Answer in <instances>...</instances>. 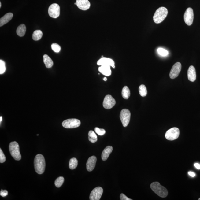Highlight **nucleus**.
<instances>
[{
  "label": "nucleus",
  "mask_w": 200,
  "mask_h": 200,
  "mask_svg": "<svg viewBox=\"0 0 200 200\" xmlns=\"http://www.w3.org/2000/svg\"><path fill=\"white\" fill-rule=\"evenodd\" d=\"M34 165L35 170L39 174H42L45 171L46 163L44 157L41 154H38L35 158Z\"/></svg>",
  "instance_id": "f257e3e1"
},
{
  "label": "nucleus",
  "mask_w": 200,
  "mask_h": 200,
  "mask_svg": "<svg viewBox=\"0 0 200 200\" xmlns=\"http://www.w3.org/2000/svg\"><path fill=\"white\" fill-rule=\"evenodd\" d=\"M150 187L152 190L160 197L166 198L168 195V192L167 189L163 186L161 185L158 182H153L151 184Z\"/></svg>",
  "instance_id": "f03ea898"
},
{
  "label": "nucleus",
  "mask_w": 200,
  "mask_h": 200,
  "mask_svg": "<svg viewBox=\"0 0 200 200\" xmlns=\"http://www.w3.org/2000/svg\"><path fill=\"white\" fill-rule=\"evenodd\" d=\"M168 14V10L164 7H161L156 10L153 17L154 22L156 24L161 23L166 18Z\"/></svg>",
  "instance_id": "7ed1b4c3"
},
{
  "label": "nucleus",
  "mask_w": 200,
  "mask_h": 200,
  "mask_svg": "<svg viewBox=\"0 0 200 200\" xmlns=\"http://www.w3.org/2000/svg\"><path fill=\"white\" fill-rule=\"evenodd\" d=\"M9 150L12 157L16 161H20L21 159L19 146L17 142H12L9 145Z\"/></svg>",
  "instance_id": "20e7f679"
},
{
  "label": "nucleus",
  "mask_w": 200,
  "mask_h": 200,
  "mask_svg": "<svg viewBox=\"0 0 200 200\" xmlns=\"http://www.w3.org/2000/svg\"><path fill=\"white\" fill-rule=\"evenodd\" d=\"M81 122L76 119H67L63 122L62 125L65 128L67 129L75 128L80 126Z\"/></svg>",
  "instance_id": "39448f33"
},
{
  "label": "nucleus",
  "mask_w": 200,
  "mask_h": 200,
  "mask_svg": "<svg viewBox=\"0 0 200 200\" xmlns=\"http://www.w3.org/2000/svg\"><path fill=\"white\" fill-rule=\"evenodd\" d=\"M131 112L128 109H122L120 112V118L124 127H127L129 124L131 118Z\"/></svg>",
  "instance_id": "423d86ee"
},
{
  "label": "nucleus",
  "mask_w": 200,
  "mask_h": 200,
  "mask_svg": "<svg viewBox=\"0 0 200 200\" xmlns=\"http://www.w3.org/2000/svg\"><path fill=\"white\" fill-rule=\"evenodd\" d=\"M180 134V130L178 128L174 127L168 130L165 133V137L169 141H173L178 138Z\"/></svg>",
  "instance_id": "0eeeda50"
},
{
  "label": "nucleus",
  "mask_w": 200,
  "mask_h": 200,
  "mask_svg": "<svg viewBox=\"0 0 200 200\" xmlns=\"http://www.w3.org/2000/svg\"><path fill=\"white\" fill-rule=\"evenodd\" d=\"M60 8L58 5L54 3L50 5L48 9V13L50 17L54 18H57L60 15Z\"/></svg>",
  "instance_id": "6e6552de"
},
{
  "label": "nucleus",
  "mask_w": 200,
  "mask_h": 200,
  "mask_svg": "<svg viewBox=\"0 0 200 200\" xmlns=\"http://www.w3.org/2000/svg\"><path fill=\"white\" fill-rule=\"evenodd\" d=\"M194 19V11L192 8H188L186 10L184 15V21L188 26L192 25Z\"/></svg>",
  "instance_id": "1a4fd4ad"
},
{
  "label": "nucleus",
  "mask_w": 200,
  "mask_h": 200,
  "mask_svg": "<svg viewBox=\"0 0 200 200\" xmlns=\"http://www.w3.org/2000/svg\"><path fill=\"white\" fill-rule=\"evenodd\" d=\"M115 104V100L111 95L105 96L103 103V107L106 109H109L113 108Z\"/></svg>",
  "instance_id": "9d476101"
},
{
  "label": "nucleus",
  "mask_w": 200,
  "mask_h": 200,
  "mask_svg": "<svg viewBox=\"0 0 200 200\" xmlns=\"http://www.w3.org/2000/svg\"><path fill=\"white\" fill-rule=\"evenodd\" d=\"M103 193V189L101 187H97L94 188L91 192L89 199L90 200H99L101 199Z\"/></svg>",
  "instance_id": "9b49d317"
},
{
  "label": "nucleus",
  "mask_w": 200,
  "mask_h": 200,
  "mask_svg": "<svg viewBox=\"0 0 200 200\" xmlns=\"http://www.w3.org/2000/svg\"><path fill=\"white\" fill-rule=\"evenodd\" d=\"M182 65L180 62H177L173 65L171 69L169 74L170 78L174 79L177 78L181 71Z\"/></svg>",
  "instance_id": "f8f14e48"
},
{
  "label": "nucleus",
  "mask_w": 200,
  "mask_h": 200,
  "mask_svg": "<svg viewBox=\"0 0 200 200\" xmlns=\"http://www.w3.org/2000/svg\"><path fill=\"white\" fill-rule=\"evenodd\" d=\"M76 5L80 9L83 10H88L91 4L88 0H76Z\"/></svg>",
  "instance_id": "ddd939ff"
},
{
  "label": "nucleus",
  "mask_w": 200,
  "mask_h": 200,
  "mask_svg": "<svg viewBox=\"0 0 200 200\" xmlns=\"http://www.w3.org/2000/svg\"><path fill=\"white\" fill-rule=\"evenodd\" d=\"M97 158L95 156H93L89 157L87 163V171L91 172L94 169L96 165Z\"/></svg>",
  "instance_id": "4468645a"
},
{
  "label": "nucleus",
  "mask_w": 200,
  "mask_h": 200,
  "mask_svg": "<svg viewBox=\"0 0 200 200\" xmlns=\"http://www.w3.org/2000/svg\"><path fill=\"white\" fill-rule=\"evenodd\" d=\"M97 64L98 65L101 66L102 65H108L112 66L113 68H115V62L111 59L108 58L102 57L98 61Z\"/></svg>",
  "instance_id": "2eb2a0df"
},
{
  "label": "nucleus",
  "mask_w": 200,
  "mask_h": 200,
  "mask_svg": "<svg viewBox=\"0 0 200 200\" xmlns=\"http://www.w3.org/2000/svg\"><path fill=\"white\" fill-rule=\"evenodd\" d=\"M187 77L189 81L194 82L196 80V70L194 66H191L189 67L187 71Z\"/></svg>",
  "instance_id": "dca6fc26"
},
{
  "label": "nucleus",
  "mask_w": 200,
  "mask_h": 200,
  "mask_svg": "<svg viewBox=\"0 0 200 200\" xmlns=\"http://www.w3.org/2000/svg\"><path fill=\"white\" fill-rule=\"evenodd\" d=\"M100 72L106 76H109L111 75L112 71L110 66L108 65H102L98 68Z\"/></svg>",
  "instance_id": "f3484780"
},
{
  "label": "nucleus",
  "mask_w": 200,
  "mask_h": 200,
  "mask_svg": "<svg viewBox=\"0 0 200 200\" xmlns=\"http://www.w3.org/2000/svg\"><path fill=\"white\" fill-rule=\"evenodd\" d=\"M13 17V13H6L0 19V26L1 27L4 24L8 23L11 20Z\"/></svg>",
  "instance_id": "a211bd4d"
},
{
  "label": "nucleus",
  "mask_w": 200,
  "mask_h": 200,
  "mask_svg": "<svg viewBox=\"0 0 200 200\" xmlns=\"http://www.w3.org/2000/svg\"><path fill=\"white\" fill-rule=\"evenodd\" d=\"M113 150V147L110 146H107L102 154V159L103 161H106Z\"/></svg>",
  "instance_id": "6ab92c4d"
},
{
  "label": "nucleus",
  "mask_w": 200,
  "mask_h": 200,
  "mask_svg": "<svg viewBox=\"0 0 200 200\" xmlns=\"http://www.w3.org/2000/svg\"><path fill=\"white\" fill-rule=\"evenodd\" d=\"M43 62L47 68L52 67L54 65L53 62L51 59L48 55H45L43 56Z\"/></svg>",
  "instance_id": "aec40b11"
},
{
  "label": "nucleus",
  "mask_w": 200,
  "mask_h": 200,
  "mask_svg": "<svg viewBox=\"0 0 200 200\" xmlns=\"http://www.w3.org/2000/svg\"><path fill=\"white\" fill-rule=\"evenodd\" d=\"M26 31V27L24 24H21L17 28V33L19 36L22 37L24 35Z\"/></svg>",
  "instance_id": "412c9836"
},
{
  "label": "nucleus",
  "mask_w": 200,
  "mask_h": 200,
  "mask_svg": "<svg viewBox=\"0 0 200 200\" xmlns=\"http://www.w3.org/2000/svg\"><path fill=\"white\" fill-rule=\"evenodd\" d=\"M122 95L123 98L124 99H128L130 96L131 93L128 87L127 86H125L122 89Z\"/></svg>",
  "instance_id": "4be33fe9"
},
{
  "label": "nucleus",
  "mask_w": 200,
  "mask_h": 200,
  "mask_svg": "<svg viewBox=\"0 0 200 200\" xmlns=\"http://www.w3.org/2000/svg\"><path fill=\"white\" fill-rule=\"evenodd\" d=\"M43 36V33L39 30H37L33 32L32 35V38L33 40L35 41H39L41 39Z\"/></svg>",
  "instance_id": "5701e85b"
},
{
  "label": "nucleus",
  "mask_w": 200,
  "mask_h": 200,
  "mask_svg": "<svg viewBox=\"0 0 200 200\" xmlns=\"http://www.w3.org/2000/svg\"><path fill=\"white\" fill-rule=\"evenodd\" d=\"M88 139L89 141L92 143H94L98 141L97 136L93 131H90L88 133Z\"/></svg>",
  "instance_id": "b1692460"
},
{
  "label": "nucleus",
  "mask_w": 200,
  "mask_h": 200,
  "mask_svg": "<svg viewBox=\"0 0 200 200\" xmlns=\"http://www.w3.org/2000/svg\"><path fill=\"white\" fill-rule=\"evenodd\" d=\"M78 165V161L76 158H72L69 162V168L72 170L74 169L77 167Z\"/></svg>",
  "instance_id": "393cba45"
},
{
  "label": "nucleus",
  "mask_w": 200,
  "mask_h": 200,
  "mask_svg": "<svg viewBox=\"0 0 200 200\" xmlns=\"http://www.w3.org/2000/svg\"><path fill=\"white\" fill-rule=\"evenodd\" d=\"M139 94L142 97H145L147 94V90L146 87L145 85H142L140 86L139 88Z\"/></svg>",
  "instance_id": "a878e982"
},
{
  "label": "nucleus",
  "mask_w": 200,
  "mask_h": 200,
  "mask_svg": "<svg viewBox=\"0 0 200 200\" xmlns=\"http://www.w3.org/2000/svg\"><path fill=\"white\" fill-rule=\"evenodd\" d=\"M64 182V177L62 176L59 177L56 179L55 180V185L57 187H61L63 185Z\"/></svg>",
  "instance_id": "bb28decb"
},
{
  "label": "nucleus",
  "mask_w": 200,
  "mask_h": 200,
  "mask_svg": "<svg viewBox=\"0 0 200 200\" xmlns=\"http://www.w3.org/2000/svg\"><path fill=\"white\" fill-rule=\"evenodd\" d=\"M51 48L54 52L58 53L61 50L60 46L57 43H53L51 45Z\"/></svg>",
  "instance_id": "cd10ccee"
},
{
  "label": "nucleus",
  "mask_w": 200,
  "mask_h": 200,
  "mask_svg": "<svg viewBox=\"0 0 200 200\" xmlns=\"http://www.w3.org/2000/svg\"><path fill=\"white\" fill-rule=\"evenodd\" d=\"M157 51L159 55L163 57H165L169 54L167 50L162 48H159L157 49Z\"/></svg>",
  "instance_id": "c85d7f7f"
},
{
  "label": "nucleus",
  "mask_w": 200,
  "mask_h": 200,
  "mask_svg": "<svg viewBox=\"0 0 200 200\" xmlns=\"http://www.w3.org/2000/svg\"><path fill=\"white\" fill-rule=\"evenodd\" d=\"M6 71L5 62L2 60H0V74H2Z\"/></svg>",
  "instance_id": "c756f323"
},
{
  "label": "nucleus",
  "mask_w": 200,
  "mask_h": 200,
  "mask_svg": "<svg viewBox=\"0 0 200 200\" xmlns=\"http://www.w3.org/2000/svg\"><path fill=\"white\" fill-rule=\"evenodd\" d=\"M96 133H97L98 135L100 136H102L106 133V131L103 129H100L99 128L96 127L94 129Z\"/></svg>",
  "instance_id": "7c9ffc66"
},
{
  "label": "nucleus",
  "mask_w": 200,
  "mask_h": 200,
  "mask_svg": "<svg viewBox=\"0 0 200 200\" xmlns=\"http://www.w3.org/2000/svg\"><path fill=\"white\" fill-rule=\"evenodd\" d=\"M6 157L1 149H0V163H4L6 161Z\"/></svg>",
  "instance_id": "2f4dec72"
},
{
  "label": "nucleus",
  "mask_w": 200,
  "mask_h": 200,
  "mask_svg": "<svg viewBox=\"0 0 200 200\" xmlns=\"http://www.w3.org/2000/svg\"><path fill=\"white\" fill-rule=\"evenodd\" d=\"M0 195L3 197H5V196L8 195V192L6 190H3L2 189L0 192Z\"/></svg>",
  "instance_id": "473e14b6"
},
{
  "label": "nucleus",
  "mask_w": 200,
  "mask_h": 200,
  "mask_svg": "<svg viewBox=\"0 0 200 200\" xmlns=\"http://www.w3.org/2000/svg\"><path fill=\"white\" fill-rule=\"evenodd\" d=\"M120 197L121 200H132V199L128 198L127 196L124 195L123 194H120Z\"/></svg>",
  "instance_id": "72a5a7b5"
},
{
  "label": "nucleus",
  "mask_w": 200,
  "mask_h": 200,
  "mask_svg": "<svg viewBox=\"0 0 200 200\" xmlns=\"http://www.w3.org/2000/svg\"><path fill=\"white\" fill-rule=\"evenodd\" d=\"M188 174L190 175L191 177H194L195 176L196 174L195 173L193 172H189Z\"/></svg>",
  "instance_id": "f704fd0d"
},
{
  "label": "nucleus",
  "mask_w": 200,
  "mask_h": 200,
  "mask_svg": "<svg viewBox=\"0 0 200 200\" xmlns=\"http://www.w3.org/2000/svg\"><path fill=\"white\" fill-rule=\"evenodd\" d=\"M194 166L196 168L198 169H200V165L198 163H195L194 164Z\"/></svg>",
  "instance_id": "c9c22d12"
},
{
  "label": "nucleus",
  "mask_w": 200,
  "mask_h": 200,
  "mask_svg": "<svg viewBox=\"0 0 200 200\" xmlns=\"http://www.w3.org/2000/svg\"><path fill=\"white\" fill-rule=\"evenodd\" d=\"M103 80H104V81H106L107 78H106V77H104V78H103Z\"/></svg>",
  "instance_id": "e433bc0d"
},
{
  "label": "nucleus",
  "mask_w": 200,
  "mask_h": 200,
  "mask_svg": "<svg viewBox=\"0 0 200 200\" xmlns=\"http://www.w3.org/2000/svg\"><path fill=\"white\" fill-rule=\"evenodd\" d=\"M2 117H0V122H1V123L2 122Z\"/></svg>",
  "instance_id": "4c0bfd02"
},
{
  "label": "nucleus",
  "mask_w": 200,
  "mask_h": 200,
  "mask_svg": "<svg viewBox=\"0 0 200 200\" xmlns=\"http://www.w3.org/2000/svg\"><path fill=\"white\" fill-rule=\"evenodd\" d=\"M1 5H2V4H1V2H0V8H1Z\"/></svg>",
  "instance_id": "58836bf2"
},
{
  "label": "nucleus",
  "mask_w": 200,
  "mask_h": 200,
  "mask_svg": "<svg viewBox=\"0 0 200 200\" xmlns=\"http://www.w3.org/2000/svg\"><path fill=\"white\" fill-rule=\"evenodd\" d=\"M75 5H76V2L75 3Z\"/></svg>",
  "instance_id": "ea45409f"
},
{
  "label": "nucleus",
  "mask_w": 200,
  "mask_h": 200,
  "mask_svg": "<svg viewBox=\"0 0 200 200\" xmlns=\"http://www.w3.org/2000/svg\"><path fill=\"white\" fill-rule=\"evenodd\" d=\"M198 200H200V198H199V199H198Z\"/></svg>",
  "instance_id": "a19ab883"
}]
</instances>
